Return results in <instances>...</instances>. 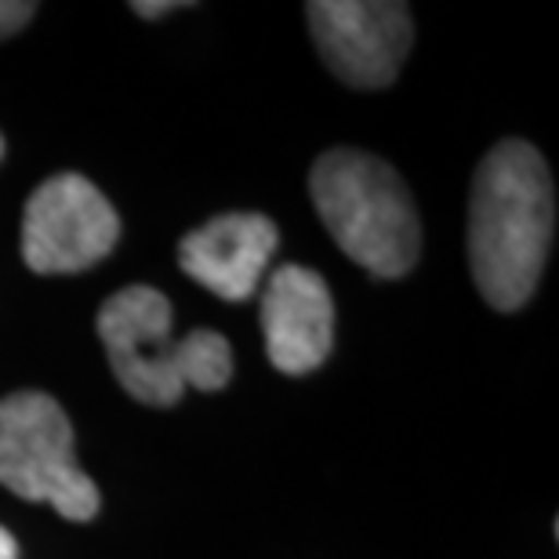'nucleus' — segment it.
Wrapping results in <instances>:
<instances>
[{"mask_svg": "<svg viewBox=\"0 0 559 559\" xmlns=\"http://www.w3.org/2000/svg\"><path fill=\"white\" fill-rule=\"evenodd\" d=\"M556 233V186L531 142L506 139L476 167L468 200V262L487 306L516 312L538 290Z\"/></svg>", "mask_w": 559, "mask_h": 559, "instance_id": "f257e3e1", "label": "nucleus"}, {"mask_svg": "<svg viewBox=\"0 0 559 559\" xmlns=\"http://www.w3.org/2000/svg\"><path fill=\"white\" fill-rule=\"evenodd\" d=\"M98 338L124 393L150 407H175L189 389L218 393L233 378L226 334L197 328L175 338L171 301L145 284H131L103 301Z\"/></svg>", "mask_w": 559, "mask_h": 559, "instance_id": "f03ea898", "label": "nucleus"}, {"mask_svg": "<svg viewBox=\"0 0 559 559\" xmlns=\"http://www.w3.org/2000/svg\"><path fill=\"white\" fill-rule=\"evenodd\" d=\"M312 204L334 243L371 276L396 280L415 270L421 222L404 178L364 150H331L312 164Z\"/></svg>", "mask_w": 559, "mask_h": 559, "instance_id": "7ed1b4c3", "label": "nucleus"}, {"mask_svg": "<svg viewBox=\"0 0 559 559\" xmlns=\"http://www.w3.org/2000/svg\"><path fill=\"white\" fill-rule=\"evenodd\" d=\"M0 484L22 501H44L59 516H98V487L76 465V436L59 400L19 389L0 400Z\"/></svg>", "mask_w": 559, "mask_h": 559, "instance_id": "20e7f679", "label": "nucleus"}, {"mask_svg": "<svg viewBox=\"0 0 559 559\" xmlns=\"http://www.w3.org/2000/svg\"><path fill=\"white\" fill-rule=\"evenodd\" d=\"M120 240V218L103 189L62 171L33 189L22 211V259L40 276L84 273Z\"/></svg>", "mask_w": 559, "mask_h": 559, "instance_id": "39448f33", "label": "nucleus"}, {"mask_svg": "<svg viewBox=\"0 0 559 559\" xmlns=\"http://www.w3.org/2000/svg\"><path fill=\"white\" fill-rule=\"evenodd\" d=\"M306 19L323 62L349 87H389L415 44L411 8L396 0H312Z\"/></svg>", "mask_w": 559, "mask_h": 559, "instance_id": "423d86ee", "label": "nucleus"}, {"mask_svg": "<svg viewBox=\"0 0 559 559\" xmlns=\"http://www.w3.org/2000/svg\"><path fill=\"white\" fill-rule=\"evenodd\" d=\"M265 353L280 374H309L334 349V298L320 273L280 265L262 295Z\"/></svg>", "mask_w": 559, "mask_h": 559, "instance_id": "0eeeda50", "label": "nucleus"}, {"mask_svg": "<svg viewBox=\"0 0 559 559\" xmlns=\"http://www.w3.org/2000/svg\"><path fill=\"white\" fill-rule=\"evenodd\" d=\"M280 248V229L259 211H233L186 233L178 243V265L197 284L226 301H248L262 284L265 265Z\"/></svg>", "mask_w": 559, "mask_h": 559, "instance_id": "6e6552de", "label": "nucleus"}, {"mask_svg": "<svg viewBox=\"0 0 559 559\" xmlns=\"http://www.w3.org/2000/svg\"><path fill=\"white\" fill-rule=\"evenodd\" d=\"M33 15H37L33 0H0V40L15 37L22 26H29Z\"/></svg>", "mask_w": 559, "mask_h": 559, "instance_id": "1a4fd4ad", "label": "nucleus"}, {"mask_svg": "<svg viewBox=\"0 0 559 559\" xmlns=\"http://www.w3.org/2000/svg\"><path fill=\"white\" fill-rule=\"evenodd\" d=\"M178 8H189V4H178V0H135V4H131V11L142 19H164Z\"/></svg>", "mask_w": 559, "mask_h": 559, "instance_id": "9d476101", "label": "nucleus"}, {"mask_svg": "<svg viewBox=\"0 0 559 559\" xmlns=\"http://www.w3.org/2000/svg\"><path fill=\"white\" fill-rule=\"evenodd\" d=\"M0 559H19V542L11 538L8 527H0Z\"/></svg>", "mask_w": 559, "mask_h": 559, "instance_id": "9b49d317", "label": "nucleus"}, {"mask_svg": "<svg viewBox=\"0 0 559 559\" xmlns=\"http://www.w3.org/2000/svg\"><path fill=\"white\" fill-rule=\"evenodd\" d=\"M0 160H4V135H0Z\"/></svg>", "mask_w": 559, "mask_h": 559, "instance_id": "f8f14e48", "label": "nucleus"}]
</instances>
